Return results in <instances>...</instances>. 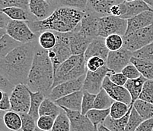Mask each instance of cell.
Instances as JSON below:
<instances>
[{
  "label": "cell",
  "mask_w": 153,
  "mask_h": 131,
  "mask_svg": "<svg viewBox=\"0 0 153 131\" xmlns=\"http://www.w3.org/2000/svg\"><path fill=\"white\" fill-rule=\"evenodd\" d=\"M110 72L111 71L108 69L107 65L104 66L94 72L87 71L82 90L87 91L91 94H98L102 89L104 80Z\"/></svg>",
  "instance_id": "30bf717a"
},
{
  "label": "cell",
  "mask_w": 153,
  "mask_h": 131,
  "mask_svg": "<svg viewBox=\"0 0 153 131\" xmlns=\"http://www.w3.org/2000/svg\"><path fill=\"white\" fill-rule=\"evenodd\" d=\"M62 111V108L56 104L55 102L49 98H46L40 107L39 114L40 116H51L56 119Z\"/></svg>",
  "instance_id": "484cf974"
},
{
  "label": "cell",
  "mask_w": 153,
  "mask_h": 131,
  "mask_svg": "<svg viewBox=\"0 0 153 131\" xmlns=\"http://www.w3.org/2000/svg\"><path fill=\"white\" fill-rule=\"evenodd\" d=\"M123 39V48L132 52H136L153 42V24L124 35Z\"/></svg>",
  "instance_id": "8992f818"
},
{
  "label": "cell",
  "mask_w": 153,
  "mask_h": 131,
  "mask_svg": "<svg viewBox=\"0 0 153 131\" xmlns=\"http://www.w3.org/2000/svg\"><path fill=\"white\" fill-rule=\"evenodd\" d=\"M57 38L54 31L46 30L41 33L37 39L39 45L46 50H50L53 49L56 44Z\"/></svg>",
  "instance_id": "4dcf8cb0"
},
{
  "label": "cell",
  "mask_w": 153,
  "mask_h": 131,
  "mask_svg": "<svg viewBox=\"0 0 153 131\" xmlns=\"http://www.w3.org/2000/svg\"><path fill=\"white\" fill-rule=\"evenodd\" d=\"M147 80L143 76H141L140 78H137V79L128 80L126 81L124 86L129 91L130 96H131L132 105H133V103L137 99H139L140 93L142 92V89H143V85H144L145 82Z\"/></svg>",
  "instance_id": "d4e9b609"
},
{
  "label": "cell",
  "mask_w": 153,
  "mask_h": 131,
  "mask_svg": "<svg viewBox=\"0 0 153 131\" xmlns=\"http://www.w3.org/2000/svg\"><path fill=\"white\" fill-rule=\"evenodd\" d=\"M95 97L96 95L91 94L87 91L83 90V98L81 111V113L83 115H85L90 110L94 108Z\"/></svg>",
  "instance_id": "f35d334b"
},
{
  "label": "cell",
  "mask_w": 153,
  "mask_h": 131,
  "mask_svg": "<svg viewBox=\"0 0 153 131\" xmlns=\"http://www.w3.org/2000/svg\"><path fill=\"white\" fill-rule=\"evenodd\" d=\"M124 2H133V1H135V0H123Z\"/></svg>",
  "instance_id": "91938a15"
},
{
  "label": "cell",
  "mask_w": 153,
  "mask_h": 131,
  "mask_svg": "<svg viewBox=\"0 0 153 131\" xmlns=\"http://www.w3.org/2000/svg\"><path fill=\"white\" fill-rule=\"evenodd\" d=\"M133 105L132 106L129 112L123 118L120 119H114L111 116H108L103 124L105 125L108 128H109L111 131H126V125H127L130 114Z\"/></svg>",
  "instance_id": "83f0119b"
},
{
  "label": "cell",
  "mask_w": 153,
  "mask_h": 131,
  "mask_svg": "<svg viewBox=\"0 0 153 131\" xmlns=\"http://www.w3.org/2000/svg\"><path fill=\"white\" fill-rule=\"evenodd\" d=\"M22 122V131H34L37 127V121L28 113H20Z\"/></svg>",
  "instance_id": "7bdbcfd3"
},
{
  "label": "cell",
  "mask_w": 153,
  "mask_h": 131,
  "mask_svg": "<svg viewBox=\"0 0 153 131\" xmlns=\"http://www.w3.org/2000/svg\"><path fill=\"white\" fill-rule=\"evenodd\" d=\"M123 2V0H88L86 10L91 11L101 18L110 15L111 8Z\"/></svg>",
  "instance_id": "ffe728a7"
},
{
  "label": "cell",
  "mask_w": 153,
  "mask_h": 131,
  "mask_svg": "<svg viewBox=\"0 0 153 131\" xmlns=\"http://www.w3.org/2000/svg\"><path fill=\"white\" fill-rule=\"evenodd\" d=\"M114 102V100L108 94L106 91L102 89L96 95L94 108L100 110L110 109Z\"/></svg>",
  "instance_id": "d6a6232c"
},
{
  "label": "cell",
  "mask_w": 153,
  "mask_h": 131,
  "mask_svg": "<svg viewBox=\"0 0 153 131\" xmlns=\"http://www.w3.org/2000/svg\"><path fill=\"white\" fill-rule=\"evenodd\" d=\"M106 46L109 51H117L123 47V36L119 34H111L105 38Z\"/></svg>",
  "instance_id": "8d00e7d4"
},
{
  "label": "cell",
  "mask_w": 153,
  "mask_h": 131,
  "mask_svg": "<svg viewBox=\"0 0 153 131\" xmlns=\"http://www.w3.org/2000/svg\"><path fill=\"white\" fill-rule=\"evenodd\" d=\"M38 42L22 44L0 59V74L15 85L27 84Z\"/></svg>",
  "instance_id": "6da1fadb"
},
{
  "label": "cell",
  "mask_w": 153,
  "mask_h": 131,
  "mask_svg": "<svg viewBox=\"0 0 153 131\" xmlns=\"http://www.w3.org/2000/svg\"><path fill=\"white\" fill-rule=\"evenodd\" d=\"M0 12H3L12 20H23V21H34L37 19L34 17L29 11L26 9L18 8V7H10L5 9H0Z\"/></svg>",
  "instance_id": "603a6c76"
},
{
  "label": "cell",
  "mask_w": 153,
  "mask_h": 131,
  "mask_svg": "<svg viewBox=\"0 0 153 131\" xmlns=\"http://www.w3.org/2000/svg\"><path fill=\"white\" fill-rule=\"evenodd\" d=\"M29 2L30 0H0V8L2 9L10 7H18L29 11Z\"/></svg>",
  "instance_id": "b9f144b4"
},
{
  "label": "cell",
  "mask_w": 153,
  "mask_h": 131,
  "mask_svg": "<svg viewBox=\"0 0 153 131\" xmlns=\"http://www.w3.org/2000/svg\"><path fill=\"white\" fill-rule=\"evenodd\" d=\"M133 53L123 47L117 51H110L107 59V67L113 73L121 72L123 69L130 63Z\"/></svg>",
  "instance_id": "7c38bea8"
},
{
  "label": "cell",
  "mask_w": 153,
  "mask_h": 131,
  "mask_svg": "<svg viewBox=\"0 0 153 131\" xmlns=\"http://www.w3.org/2000/svg\"><path fill=\"white\" fill-rule=\"evenodd\" d=\"M87 4L88 0H59L58 7H70L79 10L85 11L87 9Z\"/></svg>",
  "instance_id": "ee69618b"
},
{
  "label": "cell",
  "mask_w": 153,
  "mask_h": 131,
  "mask_svg": "<svg viewBox=\"0 0 153 131\" xmlns=\"http://www.w3.org/2000/svg\"><path fill=\"white\" fill-rule=\"evenodd\" d=\"M47 2H49L51 5L54 7V8H58V3H59V0H46Z\"/></svg>",
  "instance_id": "9f6ffc18"
},
{
  "label": "cell",
  "mask_w": 153,
  "mask_h": 131,
  "mask_svg": "<svg viewBox=\"0 0 153 131\" xmlns=\"http://www.w3.org/2000/svg\"><path fill=\"white\" fill-rule=\"evenodd\" d=\"M85 115L91 121L94 126L97 127L101 124H104L107 118L110 116V109L100 110L93 108L90 110Z\"/></svg>",
  "instance_id": "836d02e7"
},
{
  "label": "cell",
  "mask_w": 153,
  "mask_h": 131,
  "mask_svg": "<svg viewBox=\"0 0 153 131\" xmlns=\"http://www.w3.org/2000/svg\"><path fill=\"white\" fill-rule=\"evenodd\" d=\"M22 45L19 41L15 40L9 34H5L0 39V59H3L15 49Z\"/></svg>",
  "instance_id": "4316f807"
},
{
  "label": "cell",
  "mask_w": 153,
  "mask_h": 131,
  "mask_svg": "<svg viewBox=\"0 0 153 131\" xmlns=\"http://www.w3.org/2000/svg\"><path fill=\"white\" fill-rule=\"evenodd\" d=\"M130 62L134 64L142 76L146 80H153V62L143 61L141 59L132 57Z\"/></svg>",
  "instance_id": "f546056e"
},
{
  "label": "cell",
  "mask_w": 153,
  "mask_h": 131,
  "mask_svg": "<svg viewBox=\"0 0 153 131\" xmlns=\"http://www.w3.org/2000/svg\"><path fill=\"white\" fill-rule=\"evenodd\" d=\"M51 131H71L70 120L63 109L55 119Z\"/></svg>",
  "instance_id": "d590c367"
},
{
  "label": "cell",
  "mask_w": 153,
  "mask_h": 131,
  "mask_svg": "<svg viewBox=\"0 0 153 131\" xmlns=\"http://www.w3.org/2000/svg\"><path fill=\"white\" fill-rule=\"evenodd\" d=\"M127 28V20L113 15L100 18L99 37L106 38L111 34L124 36Z\"/></svg>",
  "instance_id": "52a82bcc"
},
{
  "label": "cell",
  "mask_w": 153,
  "mask_h": 131,
  "mask_svg": "<svg viewBox=\"0 0 153 131\" xmlns=\"http://www.w3.org/2000/svg\"><path fill=\"white\" fill-rule=\"evenodd\" d=\"M136 131H153V118L143 121Z\"/></svg>",
  "instance_id": "f5cc1de1"
},
{
  "label": "cell",
  "mask_w": 153,
  "mask_h": 131,
  "mask_svg": "<svg viewBox=\"0 0 153 131\" xmlns=\"http://www.w3.org/2000/svg\"><path fill=\"white\" fill-rule=\"evenodd\" d=\"M30 107L29 110L28 114L31 115L33 118L37 121L38 120L40 114H39V110L41 107V104L46 99V96H44L42 92H34L30 90Z\"/></svg>",
  "instance_id": "f1b7e54d"
},
{
  "label": "cell",
  "mask_w": 153,
  "mask_h": 131,
  "mask_svg": "<svg viewBox=\"0 0 153 131\" xmlns=\"http://www.w3.org/2000/svg\"><path fill=\"white\" fill-rule=\"evenodd\" d=\"M2 121L5 128L11 131H19L22 128V122L20 114L14 111H5Z\"/></svg>",
  "instance_id": "cb8c5ba5"
},
{
  "label": "cell",
  "mask_w": 153,
  "mask_h": 131,
  "mask_svg": "<svg viewBox=\"0 0 153 131\" xmlns=\"http://www.w3.org/2000/svg\"><path fill=\"white\" fill-rule=\"evenodd\" d=\"M55 119L51 116H40L37 121V127L44 131H51Z\"/></svg>",
  "instance_id": "bcb514c9"
},
{
  "label": "cell",
  "mask_w": 153,
  "mask_h": 131,
  "mask_svg": "<svg viewBox=\"0 0 153 131\" xmlns=\"http://www.w3.org/2000/svg\"><path fill=\"white\" fill-rule=\"evenodd\" d=\"M87 71L84 55H72L67 60L62 62L54 72V81L52 89L62 83L77 79L85 75Z\"/></svg>",
  "instance_id": "277c9868"
},
{
  "label": "cell",
  "mask_w": 153,
  "mask_h": 131,
  "mask_svg": "<svg viewBox=\"0 0 153 131\" xmlns=\"http://www.w3.org/2000/svg\"><path fill=\"white\" fill-rule=\"evenodd\" d=\"M153 24V11H146L127 20V28L125 35Z\"/></svg>",
  "instance_id": "e0dca14e"
},
{
  "label": "cell",
  "mask_w": 153,
  "mask_h": 131,
  "mask_svg": "<svg viewBox=\"0 0 153 131\" xmlns=\"http://www.w3.org/2000/svg\"><path fill=\"white\" fill-rule=\"evenodd\" d=\"M15 86L16 85L13 84L4 76L0 74V90L10 95L13 89H15Z\"/></svg>",
  "instance_id": "681fc988"
},
{
  "label": "cell",
  "mask_w": 153,
  "mask_h": 131,
  "mask_svg": "<svg viewBox=\"0 0 153 131\" xmlns=\"http://www.w3.org/2000/svg\"><path fill=\"white\" fill-rule=\"evenodd\" d=\"M84 14L85 11L70 7L59 6L47 18L42 20L27 21V23L32 31L37 35L46 30L67 34L77 28Z\"/></svg>",
  "instance_id": "7a4b0ae2"
},
{
  "label": "cell",
  "mask_w": 153,
  "mask_h": 131,
  "mask_svg": "<svg viewBox=\"0 0 153 131\" xmlns=\"http://www.w3.org/2000/svg\"><path fill=\"white\" fill-rule=\"evenodd\" d=\"M69 44H70L72 55L75 56L84 55L86 49H88V45L93 40L90 39L82 34L78 29V27L74 31L69 33Z\"/></svg>",
  "instance_id": "2e32d148"
},
{
  "label": "cell",
  "mask_w": 153,
  "mask_h": 131,
  "mask_svg": "<svg viewBox=\"0 0 153 131\" xmlns=\"http://www.w3.org/2000/svg\"><path fill=\"white\" fill-rule=\"evenodd\" d=\"M82 98L83 90H80L64 96L56 100L55 102L61 108H66L71 111H81Z\"/></svg>",
  "instance_id": "44dd1931"
},
{
  "label": "cell",
  "mask_w": 153,
  "mask_h": 131,
  "mask_svg": "<svg viewBox=\"0 0 153 131\" xmlns=\"http://www.w3.org/2000/svg\"><path fill=\"white\" fill-rule=\"evenodd\" d=\"M139 99L153 104V80H147L145 82Z\"/></svg>",
  "instance_id": "60d3db41"
},
{
  "label": "cell",
  "mask_w": 153,
  "mask_h": 131,
  "mask_svg": "<svg viewBox=\"0 0 153 131\" xmlns=\"http://www.w3.org/2000/svg\"><path fill=\"white\" fill-rule=\"evenodd\" d=\"M121 72L123 73V75H124L128 80L137 79V78H140L142 76V74H140V72L139 71L137 67H136L134 64H132L131 62L128 64V65H126V67L123 69V71H122Z\"/></svg>",
  "instance_id": "7dc6e473"
},
{
  "label": "cell",
  "mask_w": 153,
  "mask_h": 131,
  "mask_svg": "<svg viewBox=\"0 0 153 131\" xmlns=\"http://www.w3.org/2000/svg\"><path fill=\"white\" fill-rule=\"evenodd\" d=\"M102 89L108 92V94L112 98L114 101L122 102L126 104L132 105V97L130 92L126 89L125 86L116 85L110 80L109 77L107 76L104 80Z\"/></svg>",
  "instance_id": "5bb4252c"
},
{
  "label": "cell",
  "mask_w": 153,
  "mask_h": 131,
  "mask_svg": "<svg viewBox=\"0 0 153 131\" xmlns=\"http://www.w3.org/2000/svg\"><path fill=\"white\" fill-rule=\"evenodd\" d=\"M6 34L22 44L37 41L39 37L32 31L27 21L23 20H11L6 27Z\"/></svg>",
  "instance_id": "ba28073f"
},
{
  "label": "cell",
  "mask_w": 153,
  "mask_h": 131,
  "mask_svg": "<svg viewBox=\"0 0 153 131\" xmlns=\"http://www.w3.org/2000/svg\"><path fill=\"white\" fill-rule=\"evenodd\" d=\"M11 109H12V105L10 101V95L2 92V98L0 101V110L2 111H11Z\"/></svg>",
  "instance_id": "f907efd6"
},
{
  "label": "cell",
  "mask_w": 153,
  "mask_h": 131,
  "mask_svg": "<svg viewBox=\"0 0 153 131\" xmlns=\"http://www.w3.org/2000/svg\"><path fill=\"white\" fill-rule=\"evenodd\" d=\"M53 81L54 69L48 56V50L37 44L26 85L30 91L42 92L47 98L52 89Z\"/></svg>",
  "instance_id": "3957f363"
},
{
  "label": "cell",
  "mask_w": 153,
  "mask_h": 131,
  "mask_svg": "<svg viewBox=\"0 0 153 131\" xmlns=\"http://www.w3.org/2000/svg\"><path fill=\"white\" fill-rule=\"evenodd\" d=\"M97 131H111L109 128L107 127L105 125H104L103 124H101L98 125L97 127Z\"/></svg>",
  "instance_id": "11a10c76"
},
{
  "label": "cell",
  "mask_w": 153,
  "mask_h": 131,
  "mask_svg": "<svg viewBox=\"0 0 153 131\" xmlns=\"http://www.w3.org/2000/svg\"><path fill=\"white\" fill-rule=\"evenodd\" d=\"M100 16L91 11H85L84 16L82 19L78 29L87 37L94 40L99 37Z\"/></svg>",
  "instance_id": "4fadbf2b"
},
{
  "label": "cell",
  "mask_w": 153,
  "mask_h": 131,
  "mask_svg": "<svg viewBox=\"0 0 153 131\" xmlns=\"http://www.w3.org/2000/svg\"><path fill=\"white\" fill-rule=\"evenodd\" d=\"M109 49L106 46L105 38L98 37L91 41L84 54L85 61L91 57H100L106 61L109 54Z\"/></svg>",
  "instance_id": "ac0fdd59"
},
{
  "label": "cell",
  "mask_w": 153,
  "mask_h": 131,
  "mask_svg": "<svg viewBox=\"0 0 153 131\" xmlns=\"http://www.w3.org/2000/svg\"><path fill=\"white\" fill-rule=\"evenodd\" d=\"M12 111L28 113L30 107V89L25 84H18L10 94Z\"/></svg>",
  "instance_id": "9c48e42d"
},
{
  "label": "cell",
  "mask_w": 153,
  "mask_h": 131,
  "mask_svg": "<svg viewBox=\"0 0 153 131\" xmlns=\"http://www.w3.org/2000/svg\"><path fill=\"white\" fill-rule=\"evenodd\" d=\"M108 76L109 77L110 80H111L114 83H115L116 85H118V86H124L126 81H128L127 78L123 75L122 72H120V73L110 72Z\"/></svg>",
  "instance_id": "c3c4849f"
},
{
  "label": "cell",
  "mask_w": 153,
  "mask_h": 131,
  "mask_svg": "<svg viewBox=\"0 0 153 131\" xmlns=\"http://www.w3.org/2000/svg\"><path fill=\"white\" fill-rule=\"evenodd\" d=\"M153 10V0H143Z\"/></svg>",
  "instance_id": "6f0895ef"
},
{
  "label": "cell",
  "mask_w": 153,
  "mask_h": 131,
  "mask_svg": "<svg viewBox=\"0 0 153 131\" xmlns=\"http://www.w3.org/2000/svg\"><path fill=\"white\" fill-rule=\"evenodd\" d=\"M34 131H44V130H41V129H39V128L37 127H36L35 129H34Z\"/></svg>",
  "instance_id": "680465c9"
},
{
  "label": "cell",
  "mask_w": 153,
  "mask_h": 131,
  "mask_svg": "<svg viewBox=\"0 0 153 131\" xmlns=\"http://www.w3.org/2000/svg\"><path fill=\"white\" fill-rule=\"evenodd\" d=\"M12 20L9 17H8L5 13L0 12V30H6L7 26Z\"/></svg>",
  "instance_id": "db71d44e"
},
{
  "label": "cell",
  "mask_w": 153,
  "mask_h": 131,
  "mask_svg": "<svg viewBox=\"0 0 153 131\" xmlns=\"http://www.w3.org/2000/svg\"><path fill=\"white\" fill-rule=\"evenodd\" d=\"M133 108L139 113L143 121L153 118V104L148 102L137 99L133 103Z\"/></svg>",
  "instance_id": "1f68e13d"
},
{
  "label": "cell",
  "mask_w": 153,
  "mask_h": 131,
  "mask_svg": "<svg viewBox=\"0 0 153 131\" xmlns=\"http://www.w3.org/2000/svg\"><path fill=\"white\" fill-rule=\"evenodd\" d=\"M1 131H11V130H8V129H7V128H6V130H4L3 127H2V128H1Z\"/></svg>",
  "instance_id": "94428289"
},
{
  "label": "cell",
  "mask_w": 153,
  "mask_h": 131,
  "mask_svg": "<svg viewBox=\"0 0 153 131\" xmlns=\"http://www.w3.org/2000/svg\"><path fill=\"white\" fill-rule=\"evenodd\" d=\"M123 2L122 3L114 5L110 11V15H113V16H116V17L121 18L125 13V6Z\"/></svg>",
  "instance_id": "816d5d0a"
},
{
  "label": "cell",
  "mask_w": 153,
  "mask_h": 131,
  "mask_svg": "<svg viewBox=\"0 0 153 131\" xmlns=\"http://www.w3.org/2000/svg\"><path fill=\"white\" fill-rule=\"evenodd\" d=\"M143 119L141 118L139 113L133 107L130 114V118L128 121L126 127V131H136L139 126L143 122Z\"/></svg>",
  "instance_id": "ab89813d"
},
{
  "label": "cell",
  "mask_w": 153,
  "mask_h": 131,
  "mask_svg": "<svg viewBox=\"0 0 153 131\" xmlns=\"http://www.w3.org/2000/svg\"><path fill=\"white\" fill-rule=\"evenodd\" d=\"M62 108L66 111L70 120L71 131H97V127L81 111H71L66 108Z\"/></svg>",
  "instance_id": "9a60e30c"
},
{
  "label": "cell",
  "mask_w": 153,
  "mask_h": 131,
  "mask_svg": "<svg viewBox=\"0 0 153 131\" xmlns=\"http://www.w3.org/2000/svg\"><path fill=\"white\" fill-rule=\"evenodd\" d=\"M105 65H106V61L100 57H91L86 61L87 70L92 72L97 71Z\"/></svg>",
  "instance_id": "f6af8a7d"
},
{
  "label": "cell",
  "mask_w": 153,
  "mask_h": 131,
  "mask_svg": "<svg viewBox=\"0 0 153 131\" xmlns=\"http://www.w3.org/2000/svg\"><path fill=\"white\" fill-rule=\"evenodd\" d=\"M125 6V13L121 18H132L146 11H153L143 0H135L133 2H123Z\"/></svg>",
  "instance_id": "7402d4cb"
},
{
  "label": "cell",
  "mask_w": 153,
  "mask_h": 131,
  "mask_svg": "<svg viewBox=\"0 0 153 131\" xmlns=\"http://www.w3.org/2000/svg\"><path fill=\"white\" fill-rule=\"evenodd\" d=\"M55 33L57 38L56 44L53 49L48 50V56L52 61L54 72L62 62L72 56L69 44V33Z\"/></svg>",
  "instance_id": "5b68a950"
},
{
  "label": "cell",
  "mask_w": 153,
  "mask_h": 131,
  "mask_svg": "<svg viewBox=\"0 0 153 131\" xmlns=\"http://www.w3.org/2000/svg\"><path fill=\"white\" fill-rule=\"evenodd\" d=\"M133 56L141 60L153 62V42L133 52Z\"/></svg>",
  "instance_id": "74e56055"
},
{
  "label": "cell",
  "mask_w": 153,
  "mask_h": 131,
  "mask_svg": "<svg viewBox=\"0 0 153 131\" xmlns=\"http://www.w3.org/2000/svg\"><path fill=\"white\" fill-rule=\"evenodd\" d=\"M85 76L86 74L77 79L66 81L56 86L51 89V93L47 98H49L52 101L56 102L64 96L72 94L75 92L82 90Z\"/></svg>",
  "instance_id": "8fae6325"
},
{
  "label": "cell",
  "mask_w": 153,
  "mask_h": 131,
  "mask_svg": "<svg viewBox=\"0 0 153 131\" xmlns=\"http://www.w3.org/2000/svg\"><path fill=\"white\" fill-rule=\"evenodd\" d=\"M55 9L46 0H30L29 2V11L37 20L47 18Z\"/></svg>",
  "instance_id": "d6986e66"
},
{
  "label": "cell",
  "mask_w": 153,
  "mask_h": 131,
  "mask_svg": "<svg viewBox=\"0 0 153 131\" xmlns=\"http://www.w3.org/2000/svg\"><path fill=\"white\" fill-rule=\"evenodd\" d=\"M133 105L123 103L122 102L114 101L110 108V116L114 119H120L123 118L129 112Z\"/></svg>",
  "instance_id": "e575fe53"
}]
</instances>
